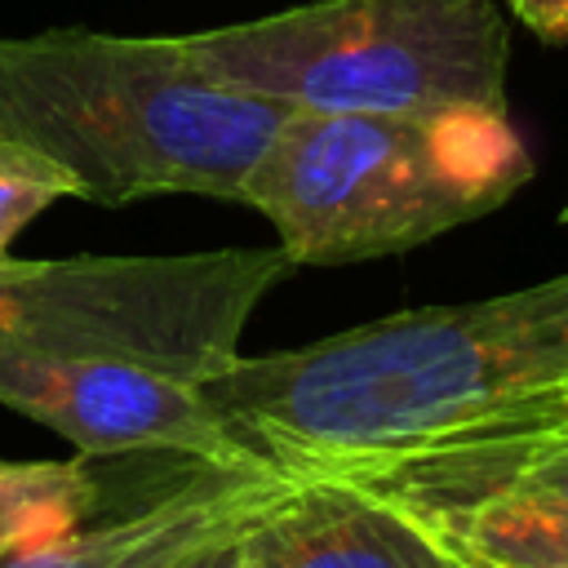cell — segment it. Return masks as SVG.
<instances>
[{
	"instance_id": "1",
	"label": "cell",
	"mask_w": 568,
	"mask_h": 568,
	"mask_svg": "<svg viewBox=\"0 0 568 568\" xmlns=\"http://www.w3.org/2000/svg\"><path fill=\"white\" fill-rule=\"evenodd\" d=\"M231 435L288 475L386 462L568 408V271L413 306L200 382Z\"/></svg>"
},
{
	"instance_id": "2",
	"label": "cell",
	"mask_w": 568,
	"mask_h": 568,
	"mask_svg": "<svg viewBox=\"0 0 568 568\" xmlns=\"http://www.w3.org/2000/svg\"><path fill=\"white\" fill-rule=\"evenodd\" d=\"M293 106L209 75L186 36L58 27L0 36V133L62 164L80 200H235Z\"/></svg>"
},
{
	"instance_id": "3",
	"label": "cell",
	"mask_w": 568,
	"mask_h": 568,
	"mask_svg": "<svg viewBox=\"0 0 568 568\" xmlns=\"http://www.w3.org/2000/svg\"><path fill=\"white\" fill-rule=\"evenodd\" d=\"M528 178L510 111H288L240 204L275 226L297 266H351L439 240L501 209Z\"/></svg>"
},
{
	"instance_id": "4",
	"label": "cell",
	"mask_w": 568,
	"mask_h": 568,
	"mask_svg": "<svg viewBox=\"0 0 568 568\" xmlns=\"http://www.w3.org/2000/svg\"><path fill=\"white\" fill-rule=\"evenodd\" d=\"M195 62L293 111L506 115L497 0H311L186 36Z\"/></svg>"
},
{
	"instance_id": "5",
	"label": "cell",
	"mask_w": 568,
	"mask_h": 568,
	"mask_svg": "<svg viewBox=\"0 0 568 568\" xmlns=\"http://www.w3.org/2000/svg\"><path fill=\"white\" fill-rule=\"evenodd\" d=\"M293 271L280 244L178 257H4L0 346L120 355L204 382L240 355L248 315Z\"/></svg>"
},
{
	"instance_id": "6",
	"label": "cell",
	"mask_w": 568,
	"mask_h": 568,
	"mask_svg": "<svg viewBox=\"0 0 568 568\" xmlns=\"http://www.w3.org/2000/svg\"><path fill=\"white\" fill-rule=\"evenodd\" d=\"M293 488L297 475L271 462L120 453L102 501L75 528L4 555L0 568H182L204 546L244 532Z\"/></svg>"
},
{
	"instance_id": "7",
	"label": "cell",
	"mask_w": 568,
	"mask_h": 568,
	"mask_svg": "<svg viewBox=\"0 0 568 568\" xmlns=\"http://www.w3.org/2000/svg\"><path fill=\"white\" fill-rule=\"evenodd\" d=\"M0 404L58 430L84 457L182 453L262 462L200 395V382L120 355H40L0 346Z\"/></svg>"
},
{
	"instance_id": "8",
	"label": "cell",
	"mask_w": 568,
	"mask_h": 568,
	"mask_svg": "<svg viewBox=\"0 0 568 568\" xmlns=\"http://www.w3.org/2000/svg\"><path fill=\"white\" fill-rule=\"evenodd\" d=\"M240 568H457L399 506L328 475H297L240 537Z\"/></svg>"
},
{
	"instance_id": "9",
	"label": "cell",
	"mask_w": 568,
	"mask_h": 568,
	"mask_svg": "<svg viewBox=\"0 0 568 568\" xmlns=\"http://www.w3.org/2000/svg\"><path fill=\"white\" fill-rule=\"evenodd\" d=\"M328 479L355 484L377 497H453V493H488L519 488L568 501V408L546 413L493 435H475L462 444H439L386 462H359L320 470Z\"/></svg>"
},
{
	"instance_id": "10",
	"label": "cell",
	"mask_w": 568,
	"mask_h": 568,
	"mask_svg": "<svg viewBox=\"0 0 568 568\" xmlns=\"http://www.w3.org/2000/svg\"><path fill=\"white\" fill-rule=\"evenodd\" d=\"M377 497V493H373ZM435 537L497 568H568V501L519 488L453 497H386Z\"/></svg>"
},
{
	"instance_id": "11",
	"label": "cell",
	"mask_w": 568,
	"mask_h": 568,
	"mask_svg": "<svg viewBox=\"0 0 568 568\" xmlns=\"http://www.w3.org/2000/svg\"><path fill=\"white\" fill-rule=\"evenodd\" d=\"M111 457L4 462L0 457V559L75 528L106 493Z\"/></svg>"
},
{
	"instance_id": "12",
	"label": "cell",
	"mask_w": 568,
	"mask_h": 568,
	"mask_svg": "<svg viewBox=\"0 0 568 568\" xmlns=\"http://www.w3.org/2000/svg\"><path fill=\"white\" fill-rule=\"evenodd\" d=\"M67 195L80 200V186L62 164L0 133V262L9 257V244L18 240V231Z\"/></svg>"
},
{
	"instance_id": "13",
	"label": "cell",
	"mask_w": 568,
	"mask_h": 568,
	"mask_svg": "<svg viewBox=\"0 0 568 568\" xmlns=\"http://www.w3.org/2000/svg\"><path fill=\"white\" fill-rule=\"evenodd\" d=\"M506 9L546 44L568 40V0H506Z\"/></svg>"
},
{
	"instance_id": "14",
	"label": "cell",
	"mask_w": 568,
	"mask_h": 568,
	"mask_svg": "<svg viewBox=\"0 0 568 568\" xmlns=\"http://www.w3.org/2000/svg\"><path fill=\"white\" fill-rule=\"evenodd\" d=\"M257 524V519H253ZM240 537L244 532H235V537H222V541H213V546H204L200 555H191L182 568H240Z\"/></svg>"
},
{
	"instance_id": "15",
	"label": "cell",
	"mask_w": 568,
	"mask_h": 568,
	"mask_svg": "<svg viewBox=\"0 0 568 568\" xmlns=\"http://www.w3.org/2000/svg\"><path fill=\"white\" fill-rule=\"evenodd\" d=\"M426 532H430V528H426ZM430 537H435V532H430ZM435 541H439V546L448 550V559H453L457 568H497V564L479 559V555H475V550H466V546H453V541H444V537H435Z\"/></svg>"
},
{
	"instance_id": "16",
	"label": "cell",
	"mask_w": 568,
	"mask_h": 568,
	"mask_svg": "<svg viewBox=\"0 0 568 568\" xmlns=\"http://www.w3.org/2000/svg\"><path fill=\"white\" fill-rule=\"evenodd\" d=\"M564 222H568V204H564Z\"/></svg>"
}]
</instances>
